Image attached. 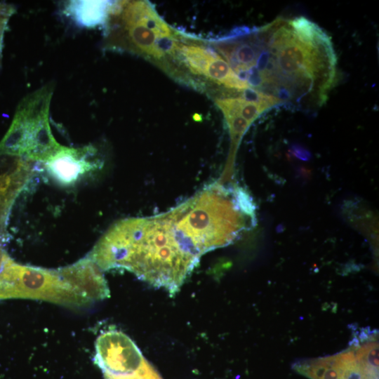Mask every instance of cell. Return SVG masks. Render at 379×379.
Wrapping results in <instances>:
<instances>
[{"label":"cell","mask_w":379,"mask_h":379,"mask_svg":"<svg viewBox=\"0 0 379 379\" xmlns=\"http://www.w3.org/2000/svg\"><path fill=\"white\" fill-rule=\"evenodd\" d=\"M58 270L63 278L90 302L109 296V289L102 270L88 256Z\"/></svg>","instance_id":"cell-8"},{"label":"cell","mask_w":379,"mask_h":379,"mask_svg":"<svg viewBox=\"0 0 379 379\" xmlns=\"http://www.w3.org/2000/svg\"><path fill=\"white\" fill-rule=\"evenodd\" d=\"M88 257L102 270L125 269L174 294L197 264L166 241L152 216L113 225Z\"/></svg>","instance_id":"cell-1"},{"label":"cell","mask_w":379,"mask_h":379,"mask_svg":"<svg viewBox=\"0 0 379 379\" xmlns=\"http://www.w3.org/2000/svg\"><path fill=\"white\" fill-rule=\"evenodd\" d=\"M105 47L163 57L157 48L160 38L173 36L168 25L149 1H114L106 24Z\"/></svg>","instance_id":"cell-3"},{"label":"cell","mask_w":379,"mask_h":379,"mask_svg":"<svg viewBox=\"0 0 379 379\" xmlns=\"http://www.w3.org/2000/svg\"><path fill=\"white\" fill-rule=\"evenodd\" d=\"M32 172L30 161L19 158L9 170L0 173V228L5 224L15 199L31 179Z\"/></svg>","instance_id":"cell-9"},{"label":"cell","mask_w":379,"mask_h":379,"mask_svg":"<svg viewBox=\"0 0 379 379\" xmlns=\"http://www.w3.org/2000/svg\"><path fill=\"white\" fill-rule=\"evenodd\" d=\"M145 379H162L160 375L153 376Z\"/></svg>","instance_id":"cell-13"},{"label":"cell","mask_w":379,"mask_h":379,"mask_svg":"<svg viewBox=\"0 0 379 379\" xmlns=\"http://www.w3.org/2000/svg\"><path fill=\"white\" fill-rule=\"evenodd\" d=\"M53 86L47 84L18 104L12 123L0 141V155L44 163L61 147L52 133L49 109Z\"/></svg>","instance_id":"cell-2"},{"label":"cell","mask_w":379,"mask_h":379,"mask_svg":"<svg viewBox=\"0 0 379 379\" xmlns=\"http://www.w3.org/2000/svg\"><path fill=\"white\" fill-rule=\"evenodd\" d=\"M293 368L310 379H378L376 331L364 328L345 350L329 357L298 361Z\"/></svg>","instance_id":"cell-5"},{"label":"cell","mask_w":379,"mask_h":379,"mask_svg":"<svg viewBox=\"0 0 379 379\" xmlns=\"http://www.w3.org/2000/svg\"><path fill=\"white\" fill-rule=\"evenodd\" d=\"M9 298L41 300L75 308L91 303L58 270L22 265L8 258L0 270V300Z\"/></svg>","instance_id":"cell-4"},{"label":"cell","mask_w":379,"mask_h":379,"mask_svg":"<svg viewBox=\"0 0 379 379\" xmlns=\"http://www.w3.org/2000/svg\"><path fill=\"white\" fill-rule=\"evenodd\" d=\"M112 4L109 1H69L65 13L77 25L92 28L106 24Z\"/></svg>","instance_id":"cell-10"},{"label":"cell","mask_w":379,"mask_h":379,"mask_svg":"<svg viewBox=\"0 0 379 379\" xmlns=\"http://www.w3.org/2000/svg\"><path fill=\"white\" fill-rule=\"evenodd\" d=\"M8 258V255L0 248V270Z\"/></svg>","instance_id":"cell-12"},{"label":"cell","mask_w":379,"mask_h":379,"mask_svg":"<svg viewBox=\"0 0 379 379\" xmlns=\"http://www.w3.org/2000/svg\"><path fill=\"white\" fill-rule=\"evenodd\" d=\"M15 12L14 5L0 2V69L2 65L4 36L10 18Z\"/></svg>","instance_id":"cell-11"},{"label":"cell","mask_w":379,"mask_h":379,"mask_svg":"<svg viewBox=\"0 0 379 379\" xmlns=\"http://www.w3.org/2000/svg\"><path fill=\"white\" fill-rule=\"evenodd\" d=\"M145 359L134 342L121 331H107L96 340L95 363L103 373L125 372Z\"/></svg>","instance_id":"cell-7"},{"label":"cell","mask_w":379,"mask_h":379,"mask_svg":"<svg viewBox=\"0 0 379 379\" xmlns=\"http://www.w3.org/2000/svg\"><path fill=\"white\" fill-rule=\"evenodd\" d=\"M42 164L48 175L62 186L75 185L101 167L97 150L91 145L80 147L62 145L54 155Z\"/></svg>","instance_id":"cell-6"}]
</instances>
